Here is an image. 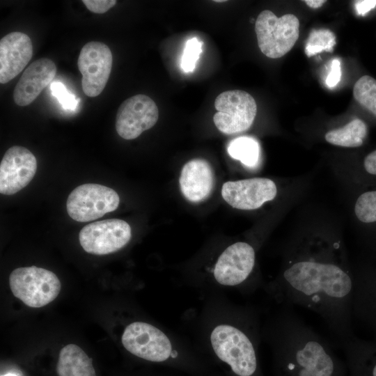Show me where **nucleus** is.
<instances>
[{
  "mask_svg": "<svg viewBox=\"0 0 376 376\" xmlns=\"http://www.w3.org/2000/svg\"><path fill=\"white\" fill-rule=\"evenodd\" d=\"M376 6V0H361L355 2V8L360 15H365Z\"/></svg>",
  "mask_w": 376,
  "mask_h": 376,
  "instance_id": "nucleus-28",
  "label": "nucleus"
},
{
  "mask_svg": "<svg viewBox=\"0 0 376 376\" xmlns=\"http://www.w3.org/2000/svg\"><path fill=\"white\" fill-rule=\"evenodd\" d=\"M52 93L56 97L64 109L75 111L79 99L69 93L65 86L60 81H54L51 84Z\"/></svg>",
  "mask_w": 376,
  "mask_h": 376,
  "instance_id": "nucleus-25",
  "label": "nucleus"
},
{
  "mask_svg": "<svg viewBox=\"0 0 376 376\" xmlns=\"http://www.w3.org/2000/svg\"><path fill=\"white\" fill-rule=\"evenodd\" d=\"M304 1L308 6L313 9L321 7L326 2L324 0H306Z\"/></svg>",
  "mask_w": 376,
  "mask_h": 376,
  "instance_id": "nucleus-30",
  "label": "nucleus"
},
{
  "mask_svg": "<svg viewBox=\"0 0 376 376\" xmlns=\"http://www.w3.org/2000/svg\"><path fill=\"white\" fill-rule=\"evenodd\" d=\"M354 99L376 116V79L368 75L359 78L353 88Z\"/></svg>",
  "mask_w": 376,
  "mask_h": 376,
  "instance_id": "nucleus-21",
  "label": "nucleus"
},
{
  "mask_svg": "<svg viewBox=\"0 0 376 376\" xmlns=\"http://www.w3.org/2000/svg\"><path fill=\"white\" fill-rule=\"evenodd\" d=\"M341 77L340 63L338 59H334L332 61L331 71L329 73L326 84L329 88L335 87L340 81Z\"/></svg>",
  "mask_w": 376,
  "mask_h": 376,
  "instance_id": "nucleus-27",
  "label": "nucleus"
},
{
  "mask_svg": "<svg viewBox=\"0 0 376 376\" xmlns=\"http://www.w3.org/2000/svg\"><path fill=\"white\" fill-rule=\"evenodd\" d=\"M121 342L130 353L141 359L171 365L182 364L178 352L174 350L167 336L150 324L130 323L124 329Z\"/></svg>",
  "mask_w": 376,
  "mask_h": 376,
  "instance_id": "nucleus-3",
  "label": "nucleus"
},
{
  "mask_svg": "<svg viewBox=\"0 0 376 376\" xmlns=\"http://www.w3.org/2000/svg\"><path fill=\"white\" fill-rule=\"evenodd\" d=\"M37 170V160L27 148L14 146L5 152L0 164V193L13 195L29 185Z\"/></svg>",
  "mask_w": 376,
  "mask_h": 376,
  "instance_id": "nucleus-11",
  "label": "nucleus"
},
{
  "mask_svg": "<svg viewBox=\"0 0 376 376\" xmlns=\"http://www.w3.org/2000/svg\"><path fill=\"white\" fill-rule=\"evenodd\" d=\"M214 182L210 164L202 159H194L186 163L179 179L182 194L194 203L201 202L210 195Z\"/></svg>",
  "mask_w": 376,
  "mask_h": 376,
  "instance_id": "nucleus-16",
  "label": "nucleus"
},
{
  "mask_svg": "<svg viewBox=\"0 0 376 376\" xmlns=\"http://www.w3.org/2000/svg\"><path fill=\"white\" fill-rule=\"evenodd\" d=\"M363 166L367 173L376 175V150L369 153L365 157Z\"/></svg>",
  "mask_w": 376,
  "mask_h": 376,
  "instance_id": "nucleus-29",
  "label": "nucleus"
},
{
  "mask_svg": "<svg viewBox=\"0 0 376 376\" xmlns=\"http://www.w3.org/2000/svg\"><path fill=\"white\" fill-rule=\"evenodd\" d=\"M335 45L336 37L331 31L314 30L307 40L305 52L308 56H311L322 51L332 52Z\"/></svg>",
  "mask_w": 376,
  "mask_h": 376,
  "instance_id": "nucleus-22",
  "label": "nucleus"
},
{
  "mask_svg": "<svg viewBox=\"0 0 376 376\" xmlns=\"http://www.w3.org/2000/svg\"><path fill=\"white\" fill-rule=\"evenodd\" d=\"M158 118L155 102L146 95H136L120 105L116 116V130L123 139H134L152 127Z\"/></svg>",
  "mask_w": 376,
  "mask_h": 376,
  "instance_id": "nucleus-10",
  "label": "nucleus"
},
{
  "mask_svg": "<svg viewBox=\"0 0 376 376\" xmlns=\"http://www.w3.org/2000/svg\"><path fill=\"white\" fill-rule=\"evenodd\" d=\"M368 133L366 124L361 119L356 118L345 126L332 130L326 133V141L334 146L356 148L363 144Z\"/></svg>",
  "mask_w": 376,
  "mask_h": 376,
  "instance_id": "nucleus-19",
  "label": "nucleus"
},
{
  "mask_svg": "<svg viewBox=\"0 0 376 376\" xmlns=\"http://www.w3.org/2000/svg\"><path fill=\"white\" fill-rule=\"evenodd\" d=\"M118 194L113 189L95 183H86L75 188L69 194L66 209L75 221L95 220L117 209Z\"/></svg>",
  "mask_w": 376,
  "mask_h": 376,
  "instance_id": "nucleus-6",
  "label": "nucleus"
},
{
  "mask_svg": "<svg viewBox=\"0 0 376 376\" xmlns=\"http://www.w3.org/2000/svg\"><path fill=\"white\" fill-rule=\"evenodd\" d=\"M201 52L202 42L196 38H192L187 41L181 61V68L184 72L194 71Z\"/></svg>",
  "mask_w": 376,
  "mask_h": 376,
  "instance_id": "nucleus-24",
  "label": "nucleus"
},
{
  "mask_svg": "<svg viewBox=\"0 0 376 376\" xmlns=\"http://www.w3.org/2000/svg\"><path fill=\"white\" fill-rule=\"evenodd\" d=\"M132 230L125 221L105 219L91 223L81 228L79 243L84 250L94 255H106L123 248L130 240Z\"/></svg>",
  "mask_w": 376,
  "mask_h": 376,
  "instance_id": "nucleus-8",
  "label": "nucleus"
},
{
  "mask_svg": "<svg viewBox=\"0 0 376 376\" xmlns=\"http://www.w3.org/2000/svg\"><path fill=\"white\" fill-rule=\"evenodd\" d=\"M267 289L283 306L297 305L317 313L338 343L354 336L353 274L338 244L292 248L280 276Z\"/></svg>",
  "mask_w": 376,
  "mask_h": 376,
  "instance_id": "nucleus-1",
  "label": "nucleus"
},
{
  "mask_svg": "<svg viewBox=\"0 0 376 376\" xmlns=\"http://www.w3.org/2000/svg\"><path fill=\"white\" fill-rule=\"evenodd\" d=\"M258 47L266 56L279 58L287 54L299 38V22L293 14L280 17L269 10L262 11L255 22Z\"/></svg>",
  "mask_w": 376,
  "mask_h": 376,
  "instance_id": "nucleus-5",
  "label": "nucleus"
},
{
  "mask_svg": "<svg viewBox=\"0 0 376 376\" xmlns=\"http://www.w3.org/2000/svg\"><path fill=\"white\" fill-rule=\"evenodd\" d=\"M354 279L352 317L376 331V274L358 273Z\"/></svg>",
  "mask_w": 376,
  "mask_h": 376,
  "instance_id": "nucleus-17",
  "label": "nucleus"
},
{
  "mask_svg": "<svg viewBox=\"0 0 376 376\" xmlns=\"http://www.w3.org/2000/svg\"><path fill=\"white\" fill-rule=\"evenodd\" d=\"M113 56L103 42L91 41L81 48L77 65L82 75L81 86L85 95L94 97L105 88L112 68Z\"/></svg>",
  "mask_w": 376,
  "mask_h": 376,
  "instance_id": "nucleus-9",
  "label": "nucleus"
},
{
  "mask_svg": "<svg viewBox=\"0 0 376 376\" xmlns=\"http://www.w3.org/2000/svg\"><path fill=\"white\" fill-rule=\"evenodd\" d=\"M215 2H223V1H214Z\"/></svg>",
  "mask_w": 376,
  "mask_h": 376,
  "instance_id": "nucleus-32",
  "label": "nucleus"
},
{
  "mask_svg": "<svg viewBox=\"0 0 376 376\" xmlns=\"http://www.w3.org/2000/svg\"><path fill=\"white\" fill-rule=\"evenodd\" d=\"M13 295L32 308L45 306L58 295L61 284L52 272L36 266L14 269L9 276Z\"/></svg>",
  "mask_w": 376,
  "mask_h": 376,
  "instance_id": "nucleus-4",
  "label": "nucleus"
},
{
  "mask_svg": "<svg viewBox=\"0 0 376 376\" xmlns=\"http://www.w3.org/2000/svg\"><path fill=\"white\" fill-rule=\"evenodd\" d=\"M3 376H17V375H15V374H13V373H8V374L4 375H3Z\"/></svg>",
  "mask_w": 376,
  "mask_h": 376,
  "instance_id": "nucleus-31",
  "label": "nucleus"
},
{
  "mask_svg": "<svg viewBox=\"0 0 376 376\" xmlns=\"http://www.w3.org/2000/svg\"><path fill=\"white\" fill-rule=\"evenodd\" d=\"M116 0H83L82 3L90 11L102 14L107 12L116 4Z\"/></svg>",
  "mask_w": 376,
  "mask_h": 376,
  "instance_id": "nucleus-26",
  "label": "nucleus"
},
{
  "mask_svg": "<svg viewBox=\"0 0 376 376\" xmlns=\"http://www.w3.org/2000/svg\"><path fill=\"white\" fill-rule=\"evenodd\" d=\"M357 218L363 223L376 221V190L361 194L354 205Z\"/></svg>",
  "mask_w": 376,
  "mask_h": 376,
  "instance_id": "nucleus-23",
  "label": "nucleus"
},
{
  "mask_svg": "<svg viewBox=\"0 0 376 376\" xmlns=\"http://www.w3.org/2000/svg\"><path fill=\"white\" fill-rule=\"evenodd\" d=\"M217 112L213 116L217 128L226 134L247 130L253 124L257 112L254 98L241 90L227 91L215 99Z\"/></svg>",
  "mask_w": 376,
  "mask_h": 376,
  "instance_id": "nucleus-7",
  "label": "nucleus"
},
{
  "mask_svg": "<svg viewBox=\"0 0 376 376\" xmlns=\"http://www.w3.org/2000/svg\"><path fill=\"white\" fill-rule=\"evenodd\" d=\"M227 151L235 159L240 161L244 166L254 167L258 164L260 148L258 142L253 138L241 136L230 141Z\"/></svg>",
  "mask_w": 376,
  "mask_h": 376,
  "instance_id": "nucleus-20",
  "label": "nucleus"
},
{
  "mask_svg": "<svg viewBox=\"0 0 376 376\" xmlns=\"http://www.w3.org/2000/svg\"><path fill=\"white\" fill-rule=\"evenodd\" d=\"M58 376H96L92 359L75 344L60 351L56 366Z\"/></svg>",
  "mask_w": 376,
  "mask_h": 376,
  "instance_id": "nucleus-18",
  "label": "nucleus"
},
{
  "mask_svg": "<svg viewBox=\"0 0 376 376\" xmlns=\"http://www.w3.org/2000/svg\"><path fill=\"white\" fill-rule=\"evenodd\" d=\"M33 55V45L28 35L14 31L0 40V83L3 84L18 75Z\"/></svg>",
  "mask_w": 376,
  "mask_h": 376,
  "instance_id": "nucleus-14",
  "label": "nucleus"
},
{
  "mask_svg": "<svg viewBox=\"0 0 376 376\" xmlns=\"http://www.w3.org/2000/svg\"><path fill=\"white\" fill-rule=\"evenodd\" d=\"M256 263L253 247L244 242L228 246L219 256L213 274L220 284L234 286L245 282L252 273Z\"/></svg>",
  "mask_w": 376,
  "mask_h": 376,
  "instance_id": "nucleus-12",
  "label": "nucleus"
},
{
  "mask_svg": "<svg viewBox=\"0 0 376 376\" xmlns=\"http://www.w3.org/2000/svg\"><path fill=\"white\" fill-rule=\"evenodd\" d=\"M56 66L49 58L33 61L24 70L13 91L15 102L22 107L32 103L53 80Z\"/></svg>",
  "mask_w": 376,
  "mask_h": 376,
  "instance_id": "nucleus-15",
  "label": "nucleus"
},
{
  "mask_svg": "<svg viewBox=\"0 0 376 376\" xmlns=\"http://www.w3.org/2000/svg\"><path fill=\"white\" fill-rule=\"evenodd\" d=\"M276 376H345L330 345L293 311L282 306L270 329Z\"/></svg>",
  "mask_w": 376,
  "mask_h": 376,
  "instance_id": "nucleus-2",
  "label": "nucleus"
},
{
  "mask_svg": "<svg viewBox=\"0 0 376 376\" xmlns=\"http://www.w3.org/2000/svg\"><path fill=\"white\" fill-rule=\"evenodd\" d=\"M277 188L270 179L253 178L225 182L221 189L223 198L233 207L255 210L276 196Z\"/></svg>",
  "mask_w": 376,
  "mask_h": 376,
  "instance_id": "nucleus-13",
  "label": "nucleus"
}]
</instances>
